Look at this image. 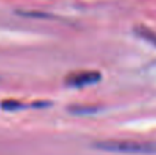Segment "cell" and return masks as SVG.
I'll return each instance as SVG.
<instances>
[{"mask_svg":"<svg viewBox=\"0 0 156 155\" xmlns=\"http://www.w3.org/2000/svg\"><path fill=\"white\" fill-rule=\"evenodd\" d=\"M94 148L108 153L156 155V142H136V140H101L93 144Z\"/></svg>","mask_w":156,"mask_h":155,"instance_id":"6da1fadb","label":"cell"},{"mask_svg":"<svg viewBox=\"0 0 156 155\" xmlns=\"http://www.w3.org/2000/svg\"><path fill=\"white\" fill-rule=\"evenodd\" d=\"M101 80V74L99 71L93 70H83V71H76L69 76H66V85L73 88H83L88 85H93Z\"/></svg>","mask_w":156,"mask_h":155,"instance_id":"7a4b0ae2","label":"cell"},{"mask_svg":"<svg viewBox=\"0 0 156 155\" xmlns=\"http://www.w3.org/2000/svg\"><path fill=\"white\" fill-rule=\"evenodd\" d=\"M134 33H136V36L145 40L147 43L156 47V32L154 29H151L148 26H144V25H138V26L134 27Z\"/></svg>","mask_w":156,"mask_h":155,"instance_id":"3957f363","label":"cell"},{"mask_svg":"<svg viewBox=\"0 0 156 155\" xmlns=\"http://www.w3.org/2000/svg\"><path fill=\"white\" fill-rule=\"evenodd\" d=\"M0 107H3L5 111H15V110L21 109L22 104L19 103V102H16V100L8 99V100H5V102H3V103H0Z\"/></svg>","mask_w":156,"mask_h":155,"instance_id":"277c9868","label":"cell"},{"mask_svg":"<svg viewBox=\"0 0 156 155\" xmlns=\"http://www.w3.org/2000/svg\"><path fill=\"white\" fill-rule=\"evenodd\" d=\"M71 111L74 113H80V114H82V113H85V114H88V113H92L94 111L93 109H90V107H71Z\"/></svg>","mask_w":156,"mask_h":155,"instance_id":"5b68a950","label":"cell"}]
</instances>
